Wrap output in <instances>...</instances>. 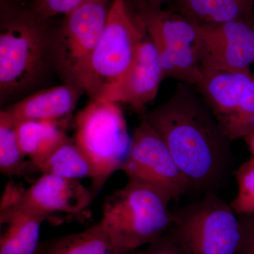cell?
<instances>
[{
    "instance_id": "cell-24",
    "label": "cell",
    "mask_w": 254,
    "mask_h": 254,
    "mask_svg": "<svg viewBox=\"0 0 254 254\" xmlns=\"http://www.w3.org/2000/svg\"><path fill=\"white\" fill-rule=\"evenodd\" d=\"M241 238L237 254H254V215H238Z\"/></svg>"
},
{
    "instance_id": "cell-15",
    "label": "cell",
    "mask_w": 254,
    "mask_h": 254,
    "mask_svg": "<svg viewBox=\"0 0 254 254\" xmlns=\"http://www.w3.org/2000/svg\"><path fill=\"white\" fill-rule=\"evenodd\" d=\"M48 220L42 214L23 209H0V254H34L39 245L43 222Z\"/></svg>"
},
{
    "instance_id": "cell-22",
    "label": "cell",
    "mask_w": 254,
    "mask_h": 254,
    "mask_svg": "<svg viewBox=\"0 0 254 254\" xmlns=\"http://www.w3.org/2000/svg\"><path fill=\"white\" fill-rule=\"evenodd\" d=\"M88 0H31L30 6L41 17L50 20L58 15H66Z\"/></svg>"
},
{
    "instance_id": "cell-27",
    "label": "cell",
    "mask_w": 254,
    "mask_h": 254,
    "mask_svg": "<svg viewBox=\"0 0 254 254\" xmlns=\"http://www.w3.org/2000/svg\"><path fill=\"white\" fill-rule=\"evenodd\" d=\"M6 1H19V0H6Z\"/></svg>"
},
{
    "instance_id": "cell-6",
    "label": "cell",
    "mask_w": 254,
    "mask_h": 254,
    "mask_svg": "<svg viewBox=\"0 0 254 254\" xmlns=\"http://www.w3.org/2000/svg\"><path fill=\"white\" fill-rule=\"evenodd\" d=\"M170 232L183 254H237L241 233L230 203L207 192L202 199L173 212Z\"/></svg>"
},
{
    "instance_id": "cell-1",
    "label": "cell",
    "mask_w": 254,
    "mask_h": 254,
    "mask_svg": "<svg viewBox=\"0 0 254 254\" xmlns=\"http://www.w3.org/2000/svg\"><path fill=\"white\" fill-rule=\"evenodd\" d=\"M142 118L163 138L192 190L215 192L225 181L232 141L194 86L178 82L172 96Z\"/></svg>"
},
{
    "instance_id": "cell-8",
    "label": "cell",
    "mask_w": 254,
    "mask_h": 254,
    "mask_svg": "<svg viewBox=\"0 0 254 254\" xmlns=\"http://www.w3.org/2000/svg\"><path fill=\"white\" fill-rule=\"evenodd\" d=\"M110 0H88L64 16L55 28L53 65L64 83L83 87V78L93 52L104 31Z\"/></svg>"
},
{
    "instance_id": "cell-26",
    "label": "cell",
    "mask_w": 254,
    "mask_h": 254,
    "mask_svg": "<svg viewBox=\"0 0 254 254\" xmlns=\"http://www.w3.org/2000/svg\"><path fill=\"white\" fill-rule=\"evenodd\" d=\"M244 139L248 145L249 149L252 153V156L254 158V131L246 136Z\"/></svg>"
},
{
    "instance_id": "cell-10",
    "label": "cell",
    "mask_w": 254,
    "mask_h": 254,
    "mask_svg": "<svg viewBox=\"0 0 254 254\" xmlns=\"http://www.w3.org/2000/svg\"><path fill=\"white\" fill-rule=\"evenodd\" d=\"M120 170L128 180L155 187L172 200L192 190L163 138L143 118L133 131Z\"/></svg>"
},
{
    "instance_id": "cell-25",
    "label": "cell",
    "mask_w": 254,
    "mask_h": 254,
    "mask_svg": "<svg viewBox=\"0 0 254 254\" xmlns=\"http://www.w3.org/2000/svg\"><path fill=\"white\" fill-rule=\"evenodd\" d=\"M173 0H127L129 6L133 9L138 7L162 8L164 3Z\"/></svg>"
},
{
    "instance_id": "cell-5",
    "label": "cell",
    "mask_w": 254,
    "mask_h": 254,
    "mask_svg": "<svg viewBox=\"0 0 254 254\" xmlns=\"http://www.w3.org/2000/svg\"><path fill=\"white\" fill-rule=\"evenodd\" d=\"M146 32L127 0H112L104 31L92 55L83 87L99 99L131 66Z\"/></svg>"
},
{
    "instance_id": "cell-3",
    "label": "cell",
    "mask_w": 254,
    "mask_h": 254,
    "mask_svg": "<svg viewBox=\"0 0 254 254\" xmlns=\"http://www.w3.org/2000/svg\"><path fill=\"white\" fill-rule=\"evenodd\" d=\"M171 199L155 187L128 180L105 200L100 223L125 254L139 250L168 233L173 225Z\"/></svg>"
},
{
    "instance_id": "cell-20",
    "label": "cell",
    "mask_w": 254,
    "mask_h": 254,
    "mask_svg": "<svg viewBox=\"0 0 254 254\" xmlns=\"http://www.w3.org/2000/svg\"><path fill=\"white\" fill-rule=\"evenodd\" d=\"M25 158L15 125L0 115V171L6 177L26 176L34 173L31 160Z\"/></svg>"
},
{
    "instance_id": "cell-13",
    "label": "cell",
    "mask_w": 254,
    "mask_h": 254,
    "mask_svg": "<svg viewBox=\"0 0 254 254\" xmlns=\"http://www.w3.org/2000/svg\"><path fill=\"white\" fill-rule=\"evenodd\" d=\"M163 79L165 75L158 51L146 33L126 73L98 100L128 105L143 114L146 105L157 96Z\"/></svg>"
},
{
    "instance_id": "cell-19",
    "label": "cell",
    "mask_w": 254,
    "mask_h": 254,
    "mask_svg": "<svg viewBox=\"0 0 254 254\" xmlns=\"http://www.w3.org/2000/svg\"><path fill=\"white\" fill-rule=\"evenodd\" d=\"M35 172L78 180L94 177L88 159L72 138L67 137L43 162L34 167Z\"/></svg>"
},
{
    "instance_id": "cell-2",
    "label": "cell",
    "mask_w": 254,
    "mask_h": 254,
    "mask_svg": "<svg viewBox=\"0 0 254 254\" xmlns=\"http://www.w3.org/2000/svg\"><path fill=\"white\" fill-rule=\"evenodd\" d=\"M0 101L26 95L53 65L55 28L20 1L0 0Z\"/></svg>"
},
{
    "instance_id": "cell-17",
    "label": "cell",
    "mask_w": 254,
    "mask_h": 254,
    "mask_svg": "<svg viewBox=\"0 0 254 254\" xmlns=\"http://www.w3.org/2000/svg\"><path fill=\"white\" fill-rule=\"evenodd\" d=\"M66 121L20 122L15 125L18 144L34 167L43 162L66 138Z\"/></svg>"
},
{
    "instance_id": "cell-9",
    "label": "cell",
    "mask_w": 254,
    "mask_h": 254,
    "mask_svg": "<svg viewBox=\"0 0 254 254\" xmlns=\"http://www.w3.org/2000/svg\"><path fill=\"white\" fill-rule=\"evenodd\" d=\"M232 141L254 131V73L202 71L193 86Z\"/></svg>"
},
{
    "instance_id": "cell-23",
    "label": "cell",
    "mask_w": 254,
    "mask_h": 254,
    "mask_svg": "<svg viewBox=\"0 0 254 254\" xmlns=\"http://www.w3.org/2000/svg\"><path fill=\"white\" fill-rule=\"evenodd\" d=\"M128 254H183L169 231L160 239Z\"/></svg>"
},
{
    "instance_id": "cell-12",
    "label": "cell",
    "mask_w": 254,
    "mask_h": 254,
    "mask_svg": "<svg viewBox=\"0 0 254 254\" xmlns=\"http://www.w3.org/2000/svg\"><path fill=\"white\" fill-rule=\"evenodd\" d=\"M202 71H250L254 63V21L198 25Z\"/></svg>"
},
{
    "instance_id": "cell-14",
    "label": "cell",
    "mask_w": 254,
    "mask_h": 254,
    "mask_svg": "<svg viewBox=\"0 0 254 254\" xmlns=\"http://www.w3.org/2000/svg\"><path fill=\"white\" fill-rule=\"evenodd\" d=\"M85 91L81 87L64 83L23 97L3 108L0 115L14 125L22 121H66Z\"/></svg>"
},
{
    "instance_id": "cell-18",
    "label": "cell",
    "mask_w": 254,
    "mask_h": 254,
    "mask_svg": "<svg viewBox=\"0 0 254 254\" xmlns=\"http://www.w3.org/2000/svg\"><path fill=\"white\" fill-rule=\"evenodd\" d=\"M34 254H125L100 222L83 231L40 242Z\"/></svg>"
},
{
    "instance_id": "cell-16",
    "label": "cell",
    "mask_w": 254,
    "mask_h": 254,
    "mask_svg": "<svg viewBox=\"0 0 254 254\" xmlns=\"http://www.w3.org/2000/svg\"><path fill=\"white\" fill-rule=\"evenodd\" d=\"M170 11L197 25L254 21V0H173Z\"/></svg>"
},
{
    "instance_id": "cell-4",
    "label": "cell",
    "mask_w": 254,
    "mask_h": 254,
    "mask_svg": "<svg viewBox=\"0 0 254 254\" xmlns=\"http://www.w3.org/2000/svg\"><path fill=\"white\" fill-rule=\"evenodd\" d=\"M131 140L118 103L91 100L76 115L73 141L94 170L91 187L94 195L115 172L120 170Z\"/></svg>"
},
{
    "instance_id": "cell-21",
    "label": "cell",
    "mask_w": 254,
    "mask_h": 254,
    "mask_svg": "<svg viewBox=\"0 0 254 254\" xmlns=\"http://www.w3.org/2000/svg\"><path fill=\"white\" fill-rule=\"evenodd\" d=\"M235 175L238 191L230 206L237 215H254V158L242 163Z\"/></svg>"
},
{
    "instance_id": "cell-11",
    "label": "cell",
    "mask_w": 254,
    "mask_h": 254,
    "mask_svg": "<svg viewBox=\"0 0 254 254\" xmlns=\"http://www.w3.org/2000/svg\"><path fill=\"white\" fill-rule=\"evenodd\" d=\"M95 195L91 188L76 180L43 174L31 187L7 184L1 196L0 209L16 208L42 214L55 222L53 215H82Z\"/></svg>"
},
{
    "instance_id": "cell-7",
    "label": "cell",
    "mask_w": 254,
    "mask_h": 254,
    "mask_svg": "<svg viewBox=\"0 0 254 254\" xmlns=\"http://www.w3.org/2000/svg\"><path fill=\"white\" fill-rule=\"evenodd\" d=\"M133 12L156 48L165 78L195 86L202 73L198 25L162 8L138 7Z\"/></svg>"
}]
</instances>
